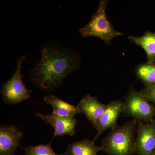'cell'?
Here are the masks:
<instances>
[{
  "mask_svg": "<svg viewBox=\"0 0 155 155\" xmlns=\"http://www.w3.org/2000/svg\"><path fill=\"white\" fill-rule=\"evenodd\" d=\"M81 66V57L76 50L49 41L42 46L40 58L29 70L28 79L39 90L50 93Z\"/></svg>",
  "mask_w": 155,
  "mask_h": 155,
  "instance_id": "6da1fadb",
  "label": "cell"
},
{
  "mask_svg": "<svg viewBox=\"0 0 155 155\" xmlns=\"http://www.w3.org/2000/svg\"><path fill=\"white\" fill-rule=\"evenodd\" d=\"M109 1L101 0L97 11L86 25L78 29L81 37L83 38L94 37L100 38L108 46L115 38L122 36L123 32L116 30L107 18L106 9Z\"/></svg>",
  "mask_w": 155,
  "mask_h": 155,
  "instance_id": "7a4b0ae2",
  "label": "cell"
},
{
  "mask_svg": "<svg viewBox=\"0 0 155 155\" xmlns=\"http://www.w3.org/2000/svg\"><path fill=\"white\" fill-rule=\"evenodd\" d=\"M137 123V120L133 119L111 130L102 140V151L109 155L133 154Z\"/></svg>",
  "mask_w": 155,
  "mask_h": 155,
  "instance_id": "3957f363",
  "label": "cell"
},
{
  "mask_svg": "<svg viewBox=\"0 0 155 155\" xmlns=\"http://www.w3.org/2000/svg\"><path fill=\"white\" fill-rule=\"evenodd\" d=\"M26 55L20 56L16 63V69L12 77L3 84L0 90L4 102L13 106L29 99L33 92L26 88L23 82L21 72L22 64L26 59Z\"/></svg>",
  "mask_w": 155,
  "mask_h": 155,
  "instance_id": "277c9868",
  "label": "cell"
},
{
  "mask_svg": "<svg viewBox=\"0 0 155 155\" xmlns=\"http://www.w3.org/2000/svg\"><path fill=\"white\" fill-rule=\"evenodd\" d=\"M122 114L138 121L149 123L154 120L155 107L140 91L131 86L125 96Z\"/></svg>",
  "mask_w": 155,
  "mask_h": 155,
  "instance_id": "5b68a950",
  "label": "cell"
},
{
  "mask_svg": "<svg viewBox=\"0 0 155 155\" xmlns=\"http://www.w3.org/2000/svg\"><path fill=\"white\" fill-rule=\"evenodd\" d=\"M134 153L138 155H153L155 149V120L149 123L138 121Z\"/></svg>",
  "mask_w": 155,
  "mask_h": 155,
  "instance_id": "8992f818",
  "label": "cell"
},
{
  "mask_svg": "<svg viewBox=\"0 0 155 155\" xmlns=\"http://www.w3.org/2000/svg\"><path fill=\"white\" fill-rule=\"evenodd\" d=\"M35 115L40 118L47 125H52L54 127V131L51 140L56 137L73 136L75 134L78 122L75 117H62L52 113L50 115H45L35 113Z\"/></svg>",
  "mask_w": 155,
  "mask_h": 155,
  "instance_id": "52a82bcc",
  "label": "cell"
},
{
  "mask_svg": "<svg viewBox=\"0 0 155 155\" xmlns=\"http://www.w3.org/2000/svg\"><path fill=\"white\" fill-rule=\"evenodd\" d=\"M23 131L15 125L0 127V155H15L23 137Z\"/></svg>",
  "mask_w": 155,
  "mask_h": 155,
  "instance_id": "ba28073f",
  "label": "cell"
},
{
  "mask_svg": "<svg viewBox=\"0 0 155 155\" xmlns=\"http://www.w3.org/2000/svg\"><path fill=\"white\" fill-rule=\"evenodd\" d=\"M107 105L105 112L100 118L95 127L97 130V135L93 139L95 141L105 130L110 128L112 130L116 129L117 127V120L122 114L123 102L120 100L112 101Z\"/></svg>",
  "mask_w": 155,
  "mask_h": 155,
  "instance_id": "9c48e42d",
  "label": "cell"
},
{
  "mask_svg": "<svg viewBox=\"0 0 155 155\" xmlns=\"http://www.w3.org/2000/svg\"><path fill=\"white\" fill-rule=\"evenodd\" d=\"M77 107L94 127L100 118L104 115L107 105L100 102L96 97L90 94L84 96L80 100Z\"/></svg>",
  "mask_w": 155,
  "mask_h": 155,
  "instance_id": "30bf717a",
  "label": "cell"
},
{
  "mask_svg": "<svg viewBox=\"0 0 155 155\" xmlns=\"http://www.w3.org/2000/svg\"><path fill=\"white\" fill-rule=\"evenodd\" d=\"M128 39L130 42L144 50L147 56V63L155 64V32L146 31L141 36L130 35Z\"/></svg>",
  "mask_w": 155,
  "mask_h": 155,
  "instance_id": "8fae6325",
  "label": "cell"
},
{
  "mask_svg": "<svg viewBox=\"0 0 155 155\" xmlns=\"http://www.w3.org/2000/svg\"><path fill=\"white\" fill-rule=\"evenodd\" d=\"M44 101L46 104L52 107V114L62 117L73 116L81 113L77 106H74L55 96L50 94L45 97Z\"/></svg>",
  "mask_w": 155,
  "mask_h": 155,
  "instance_id": "7c38bea8",
  "label": "cell"
},
{
  "mask_svg": "<svg viewBox=\"0 0 155 155\" xmlns=\"http://www.w3.org/2000/svg\"><path fill=\"white\" fill-rule=\"evenodd\" d=\"M95 142L88 139L74 142L68 145L65 153L68 155H97L102 150L95 145Z\"/></svg>",
  "mask_w": 155,
  "mask_h": 155,
  "instance_id": "4fadbf2b",
  "label": "cell"
},
{
  "mask_svg": "<svg viewBox=\"0 0 155 155\" xmlns=\"http://www.w3.org/2000/svg\"><path fill=\"white\" fill-rule=\"evenodd\" d=\"M134 72L145 87L155 86V64H148L146 62L137 65Z\"/></svg>",
  "mask_w": 155,
  "mask_h": 155,
  "instance_id": "5bb4252c",
  "label": "cell"
},
{
  "mask_svg": "<svg viewBox=\"0 0 155 155\" xmlns=\"http://www.w3.org/2000/svg\"><path fill=\"white\" fill-rule=\"evenodd\" d=\"M25 150V155H64L66 153L58 154L54 152L51 146V142L47 144H41L36 146H29L23 148Z\"/></svg>",
  "mask_w": 155,
  "mask_h": 155,
  "instance_id": "9a60e30c",
  "label": "cell"
},
{
  "mask_svg": "<svg viewBox=\"0 0 155 155\" xmlns=\"http://www.w3.org/2000/svg\"><path fill=\"white\" fill-rule=\"evenodd\" d=\"M145 98L155 104V86L151 87H145L140 91Z\"/></svg>",
  "mask_w": 155,
  "mask_h": 155,
  "instance_id": "2e32d148",
  "label": "cell"
},
{
  "mask_svg": "<svg viewBox=\"0 0 155 155\" xmlns=\"http://www.w3.org/2000/svg\"><path fill=\"white\" fill-rule=\"evenodd\" d=\"M153 155H155V149L153 153Z\"/></svg>",
  "mask_w": 155,
  "mask_h": 155,
  "instance_id": "e0dca14e",
  "label": "cell"
}]
</instances>
